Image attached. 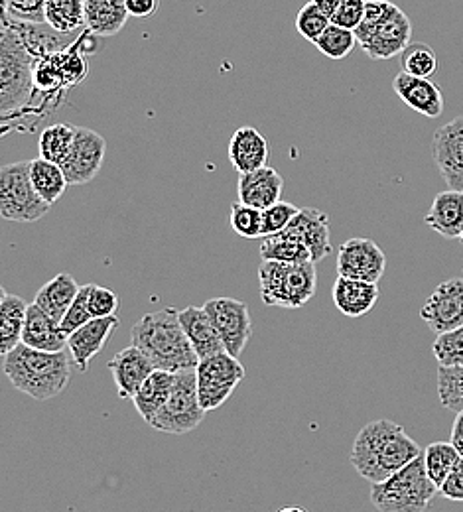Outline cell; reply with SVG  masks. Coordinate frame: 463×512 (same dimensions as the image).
<instances>
[{
  "instance_id": "obj_33",
  "label": "cell",
  "mask_w": 463,
  "mask_h": 512,
  "mask_svg": "<svg viewBox=\"0 0 463 512\" xmlns=\"http://www.w3.org/2000/svg\"><path fill=\"white\" fill-rule=\"evenodd\" d=\"M46 24L58 34H73L85 26V0H48Z\"/></svg>"
},
{
  "instance_id": "obj_26",
  "label": "cell",
  "mask_w": 463,
  "mask_h": 512,
  "mask_svg": "<svg viewBox=\"0 0 463 512\" xmlns=\"http://www.w3.org/2000/svg\"><path fill=\"white\" fill-rule=\"evenodd\" d=\"M180 323H182L199 361L219 355V353H227L225 345L219 337V331L215 329L213 321L203 308H196V306L184 308L180 312Z\"/></svg>"
},
{
  "instance_id": "obj_22",
  "label": "cell",
  "mask_w": 463,
  "mask_h": 512,
  "mask_svg": "<svg viewBox=\"0 0 463 512\" xmlns=\"http://www.w3.org/2000/svg\"><path fill=\"white\" fill-rule=\"evenodd\" d=\"M282 190H284L282 176L274 168L265 166L251 174L239 176V182H237L239 199L237 201L265 211L268 207L276 205L278 201H282Z\"/></svg>"
},
{
  "instance_id": "obj_16",
  "label": "cell",
  "mask_w": 463,
  "mask_h": 512,
  "mask_svg": "<svg viewBox=\"0 0 463 512\" xmlns=\"http://www.w3.org/2000/svg\"><path fill=\"white\" fill-rule=\"evenodd\" d=\"M434 160L450 190L463 192V117L434 132Z\"/></svg>"
},
{
  "instance_id": "obj_50",
  "label": "cell",
  "mask_w": 463,
  "mask_h": 512,
  "mask_svg": "<svg viewBox=\"0 0 463 512\" xmlns=\"http://www.w3.org/2000/svg\"><path fill=\"white\" fill-rule=\"evenodd\" d=\"M312 2L331 20V16L337 12V8L341 6L343 0H312Z\"/></svg>"
},
{
  "instance_id": "obj_49",
  "label": "cell",
  "mask_w": 463,
  "mask_h": 512,
  "mask_svg": "<svg viewBox=\"0 0 463 512\" xmlns=\"http://www.w3.org/2000/svg\"><path fill=\"white\" fill-rule=\"evenodd\" d=\"M452 444L458 448V451L463 449V410L458 412L454 426H452Z\"/></svg>"
},
{
  "instance_id": "obj_46",
  "label": "cell",
  "mask_w": 463,
  "mask_h": 512,
  "mask_svg": "<svg viewBox=\"0 0 463 512\" xmlns=\"http://www.w3.org/2000/svg\"><path fill=\"white\" fill-rule=\"evenodd\" d=\"M87 296H89V284L81 286L75 302L71 304V308L67 310L66 318L62 320V329L66 331L67 335H71L73 331H77L79 327H83L85 323L93 320L89 306H87Z\"/></svg>"
},
{
  "instance_id": "obj_7",
  "label": "cell",
  "mask_w": 463,
  "mask_h": 512,
  "mask_svg": "<svg viewBox=\"0 0 463 512\" xmlns=\"http://www.w3.org/2000/svg\"><path fill=\"white\" fill-rule=\"evenodd\" d=\"M261 300L270 308L298 310L306 306L318 290L314 262H274L263 260L259 266Z\"/></svg>"
},
{
  "instance_id": "obj_36",
  "label": "cell",
  "mask_w": 463,
  "mask_h": 512,
  "mask_svg": "<svg viewBox=\"0 0 463 512\" xmlns=\"http://www.w3.org/2000/svg\"><path fill=\"white\" fill-rule=\"evenodd\" d=\"M400 65H402V71L412 77L432 79V75L438 71V56L430 46L412 42L400 54Z\"/></svg>"
},
{
  "instance_id": "obj_18",
  "label": "cell",
  "mask_w": 463,
  "mask_h": 512,
  "mask_svg": "<svg viewBox=\"0 0 463 512\" xmlns=\"http://www.w3.org/2000/svg\"><path fill=\"white\" fill-rule=\"evenodd\" d=\"M109 371L117 386L119 398H131L133 400L140 386L148 381V377L156 371L150 357L140 351L138 347H127L121 349L111 361Z\"/></svg>"
},
{
  "instance_id": "obj_25",
  "label": "cell",
  "mask_w": 463,
  "mask_h": 512,
  "mask_svg": "<svg viewBox=\"0 0 463 512\" xmlns=\"http://www.w3.org/2000/svg\"><path fill=\"white\" fill-rule=\"evenodd\" d=\"M424 223L446 239H462L463 192L448 190L438 193L424 217Z\"/></svg>"
},
{
  "instance_id": "obj_19",
  "label": "cell",
  "mask_w": 463,
  "mask_h": 512,
  "mask_svg": "<svg viewBox=\"0 0 463 512\" xmlns=\"http://www.w3.org/2000/svg\"><path fill=\"white\" fill-rule=\"evenodd\" d=\"M292 235H296L310 251L312 262L318 264L331 255V221L330 215L316 207H304L296 219L288 225Z\"/></svg>"
},
{
  "instance_id": "obj_24",
  "label": "cell",
  "mask_w": 463,
  "mask_h": 512,
  "mask_svg": "<svg viewBox=\"0 0 463 512\" xmlns=\"http://www.w3.org/2000/svg\"><path fill=\"white\" fill-rule=\"evenodd\" d=\"M331 296H333L335 308L343 316L361 318L375 308V304L379 302L381 290H379V284L337 276Z\"/></svg>"
},
{
  "instance_id": "obj_42",
  "label": "cell",
  "mask_w": 463,
  "mask_h": 512,
  "mask_svg": "<svg viewBox=\"0 0 463 512\" xmlns=\"http://www.w3.org/2000/svg\"><path fill=\"white\" fill-rule=\"evenodd\" d=\"M46 2L48 0H8L2 16H8L22 24H46Z\"/></svg>"
},
{
  "instance_id": "obj_45",
  "label": "cell",
  "mask_w": 463,
  "mask_h": 512,
  "mask_svg": "<svg viewBox=\"0 0 463 512\" xmlns=\"http://www.w3.org/2000/svg\"><path fill=\"white\" fill-rule=\"evenodd\" d=\"M365 10L367 0H343L337 12L331 16V24L355 32L365 18Z\"/></svg>"
},
{
  "instance_id": "obj_40",
  "label": "cell",
  "mask_w": 463,
  "mask_h": 512,
  "mask_svg": "<svg viewBox=\"0 0 463 512\" xmlns=\"http://www.w3.org/2000/svg\"><path fill=\"white\" fill-rule=\"evenodd\" d=\"M438 396L440 402L454 412L463 410V367L438 371Z\"/></svg>"
},
{
  "instance_id": "obj_10",
  "label": "cell",
  "mask_w": 463,
  "mask_h": 512,
  "mask_svg": "<svg viewBox=\"0 0 463 512\" xmlns=\"http://www.w3.org/2000/svg\"><path fill=\"white\" fill-rule=\"evenodd\" d=\"M205 418V410L201 408L198 394V377L196 371L176 373L174 390L170 400L160 410V414L150 424L154 430L162 434L184 436L198 428Z\"/></svg>"
},
{
  "instance_id": "obj_13",
  "label": "cell",
  "mask_w": 463,
  "mask_h": 512,
  "mask_svg": "<svg viewBox=\"0 0 463 512\" xmlns=\"http://www.w3.org/2000/svg\"><path fill=\"white\" fill-rule=\"evenodd\" d=\"M105 154L107 140L99 132L91 128L77 127L73 146L62 164L69 186H85L93 182L103 168Z\"/></svg>"
},
{
  "instance_id": "obj_48",
  "label": "cell",
  "mask_w": 463,
  "mask_h": 512,
  "mask_svg": "<svg viewBox=\"0 0 463 512\" xmlns=\"http://www.w3.org/2000/svg\"><path fill=\"white\" fill-rule=\"evenodd\" d=\"M160 0H127V10L134 18H150L158 12Z\"/></svg>"
},
{
  "instance_id": "obj_47",
  "label": "cell",
  "mask_w": 463,
  "mask_h": 512,
  "mask_svg": "<svg viewBox=\"0 0 463 512\" xmlns=\"http://www.w3.org/2000/svg\"><path fill=\"white\" fill-rule=\"evenodd\" d=\"M438 493L448 501L463 503V457L462 461L454 467V471L446 477V481L440 485Z\"/></svg>"
},
{
  "instance_id": "obj_9",
  "label": "cell",
  "mask_w": 463,
  "mask_h": 512,
  "mask_svg": "<svg viewBox=\"0 0 463 512\" xmlns=\"http://www.w3.org/2000/svg\"><path fill=\"white\" fill-rule=\"evenodd\" d=\"M48 205L32 186L30 160L6 164L0 170V215L6 221L34 223L42 219Z\"/></svg>"
},
{
  "instance_id": "obj_53",
  "label": "cell",
  "mask_w": 463,
  "mask_h": 512,
  "mask_svg": "<svg viewBox=\"0 0 463 512\" xmlns=\"http://www.w3.org/2000/svg\"><path fill=\"white\" fill-rule=\"evenodd\" d=\"M460 453H462V457H463V449H462V451H460Z\"/></svg>"
},
{
  "instance_id": "obj_20",
  "label": "cell",
  "mask_w": 463,
  "mask_h": 512,
  "mask_svg": "<svg viewBox=\"0 0 463 512\" xmlns=\"http://www.w3.org/2000/svg\"><path fill=\"white\" fill-rule=\"evenodd\" d=\"M393 89L406 107L428 119H436L444 113V95L432 79H420L400 71L393 79Z\"/></svg>"
},
{
  "instance_id": "obj_17",
  "label": "cell",
  "mask_w": 463,
  "mask_h": 512,
  "mask_svg": "<svg viewBox=\"0 0 463 512\" xmlns=\"http://www.w3.org/2000/svg\"><path fill=\"white\" fill-rule=\"evenodd\" d=\"M119 325L121 320L117 316L93 318L67 337V349L79 373L89 371V363L103 351V347L115 335Z\"/></svg>"
},
{
  "instance_id": "obj_1",
  "label": "cell",
  "mask_w": 463,
  "mask_h": 512,
  "mask_svg": "<svg viewBox=\"0 0 463 512\" xmlns=\"http://www.w3.org/2000/svg\"><path fill=\"white\" fill-rule=\"evenodd\" d=\"M422 455L420 446L406 430L387 418L369 422L355 438L351 465L371 485L383 483Z\"/></svg>"
},
{
  "instance_id": "obj_21",
  "label": "cell",
  "mask_w": 463,
  "mask_h": 512,
  "mask_svg": "<svg viewBox=\"0 0 463 512\" xmlns=\"http://www.w3.org/2000/svg\"><path fill=\"white\" fill-rule=\"evenodd\" d=\"M229 160L235 172L251 174L255 170H261L268 164L270 158V144L261 134V130L255 127L237 128L229 140Z\"/></svg>"
},
{
  "instance_id": "obj_44",
  "label": "cell",
  "mask_w": 463,
  "mask_h": 512,
  "mask_svg": "<svg viewBox=\"0 0 463 512\" xmlns=\"http://www.w3.org/2000/svg\"><path fill=\"white\" fill-rule=\"evenodd\" d=\"M87 306L93 318H111L119 308V296L111 288L89 284Z\"/></svg>"
},
{
  "instance_id": "obj_37",
  "label": "cell",
  "mask_w": 463,
  "mask_h": 512,
  "mask_svg": "<svg viewBox=\"0 0 463 512\" xmlns=\"http://www.w3.org/2000/svg\"><path fill=\"white\" fill-rule=\"evenodd\" d=\"M314 46L330 60H343L355 50L357 36L351 30L330 24L328 30L320 36V40Z\"/></svg>"
},
{
  "instance_id": "obj_27",
  "label": "cell",
  "mask_w": 463,
  "mask_h": 512,
  "mask_svg": "<svg viewBox=\"0 0 463 512\" xmlns=\"http://www.w3.org/2000/svg\"><path fill=\"white\" fill-rule=\"evenodd\" d=\"M129 16L127 0H85V28L95 38L117 36Z\"/></svg>"
},
{
  "instance_id": "obj_15",
  "label": "cell",
  "mask_w": 463,
  "mask_h": 512,
  "mask_svg": "<svg viewBox=\"0 0 463 512\" xmlns=\"http://www.w3.org/2000/svg\"><path fill=\"white\" fill-rule=\"evenodd\" d=\"M420 318L436 335L463 327V276L442 282L422 306Z\"/></svg>"
},
{
  "instance_id": "obj_23",
  "label": "cell",
  "mask_w": 463,
  "mask_h": 512,
  "mask_svg": "<svg viewBox=\"0 0 463 512\" xmlns=\"http://www.w3.org/2000/svg\"><path fill=\"white\" fill-rule=\"evenodd\" d=\"M66 331L62 329L60 321L50 318L44 310H40L36 304L28 306L22 343L46 353H62L67 349Z\"/></svg>"
},
{
  "instance_id": "obj_51",
  "label": "cell",
  "mask_w": 463,
  "mask_h": 512,
  "mask_svg": "<svg viewBox=\"0 0 463 512\" xmlns=\"http://www.w3.org/2000/svg\"><path fill=\"white\" fill-rule=\"evenodd\" d=\"M276 512H310L304 507H284V509H278Z\"/></svg>"
},
{
  "instance_id": "obj_2",
  "label": "cell",
  "mask_w": 463,
  "mask_h": 512,
  "mask_svg": "<svg viewBox=\"0 0 463 512\" xmlns=\"http://www.w3.org/2000/svg\"><path fill=\"white\" fill-rule=\"evenodd\" d=\"M38 54L26 44L12 18L2 16L0 34V113L4 132L16 128L34 97V67Z\"/></svg>"
},
{
  "instance_id": "obj_29",
  "label": "cell",
  "mask_w": 463,
  "mask_h": 512,
  "mask_svg": "<svg viewBox=\"0 0 463 512\" xmlns=\"http://www.w3.org/2000/svg\"><path fill=\"white\" fill-rule=\"evenodd\" d=\"M174 383H176L174 373L156 369L148 377V381L140 386V390L136 392V396L133 398V404L144 422H148V424L154 422V418L160 414V410L170 400Z\"/></svg>"
},
{
  "instance_id": "obj_39",
  "label": "cell",
  "mask_w": 463,
  "mask_h": 512,
  "mask_svg": "<svg viewBox=\"0 0 463 512\" xmlns=\"http://www.w3.org/2000/svg\"><path fill=\"white\" fill-rule=\"evenodd\" d=\"M231 227L243 239L263 237V211L241 201L231 205Z\"/></svg>"
},
{
  "instance_id": "obj_6",
  "label": "cell",
  "mask_w": 463,
  "mask_h": 512,
  "mask_svg": "<svg viewBox=\"0 0 463 512\" xmlns=\"http://www.w3.org/2000/svg\"><path fill=\"white\" fill-rule=\"evenodd\" d=\"M355 36L371 60H391L412 44V22L389 0H367L365 18Z\"/></svg>"
},
{
  "instance_id": "obj_14",
  "label": "cell",
  "mask_w": 463,
  "mask_h": 512,
  "mask_svg": "<svg viewBox=\"0 0 463 512\" xmlns=\"http://www.w3.org/2000/svg\"><path fill=\"white\" fill-rule=\"evenodd\" d=\"M387 268V256L373 239H349L337 253V274L351 280L379 284Z\"/></svg>"
},
{
  "instance_id": "obj_35",
  "label": "cell",
  "mask_w": 463,
  "mask_h": 512,
  "mask_svg": "<svg viewBox=\"0 0 463 512\" xmlns=\"http://www.w3.org/2000/svg\"><path fill=\"white\" fill-rule=\"evenodd\" d=\"M426 473L432 483L440 489L446 477L454 471V467L462 461V453L452 442H436L422 451Z\"/></svg>"
},
{
  "instance_id": "obj_4",
  "label": "cell",
  "mask_w": 463,
  "mask_h": 512,
  "mask_svg": "<svg viewBox=\"0 0 463 512\" xmlns=\"http://www.w3.org/2000/svg\"><path fill=\"white\" fill-rule=\"evenodd\" d=\"M71 355L36 351L24 343L4 355L2 369L18 392L34 400H50L62 394L71 379Z\"/></svg>"
},
{
  "instance_id": "obj_38",
  "label": "cell",
  "mask_w": 463,
  "mask_h": 512,
  "mask_svg": "<svg viewBox=\"0 0 463 512\" xmlns=\"http://www.w3.org/2000/svg\"><path fill=\"white\" fill-rule=\"evenodd\" d=\"M432 353L442 369L463 367V327L438 335L432 345Z\"/></svg>"
},
{
  "instance_id": "obj_28",
  "label": "cell",
  "mask_w": 463,
  "mask_h": 512,
  "mask_svg": "<svg viewBox=\"0 0 463 512\" xmlns=\"http://www.w3.org/2000/svg\"><path fill=\"white\" fill-rule=\"evenodd\" d=\"M79 290H81V286L75 282V278L67 272H62L38 290L34 304L40 310H44L50 318L62 323V320L66 318L67 310L75 302Z\"/></svg>"
},
{
  "instance_id": "obj_52",
  "label": "cell",
  "mask_w": 463,
  "mask_h": 512,
  "mask_svg": "<svg viewBox=\"0 0 463 512\" xmlns=\"http://www.w3.org/2000/svg\"><path fill=\"white\" fill-rule=\"evenodd\" d=\"M0 2H2V10H4V6H6V2H8V0H0Z\"/></svg>"
},
{
  "instance_id": "obj_54",
  "label": "cell",
  "mask_w": 463,
  "mask_h": 512,
  "mask_svg": "<svg viewBox=\"0 0 463 512\" xmlns=\"http://www.w3.org/2000/svg\"><path fill=\"white\" fill-rule=\"evenodd\" d=\"M462 243H463V233H462Z\"/></svg>"
},
{
  "instance_id": "obj_34",
  "label": "cell",
  "mask_w": 463,
  "mask_h": 512,
  "mask_svg": "<svg viewBox=\"0 0 463 512\" xmlns=\"http://www.w3.org/2000/svg\"><path fill=\"white\" fill-rule=\"evenodd\" d=\"M75 132H77V127L67 125V123H56V125L44 128L40 134V140H38L40 158L62 166L71 146H73Z\"/></svg>"
},
{
  "instance_id": "obj_12",
  "label": "cell",
  "mask_w": 463,
  "mask_h": 512,
  "mask_svg": "<svg viewBox=\"0 0 463 512\" xmlns=\"http://www.w3.org/2000/svg\"><path fill=\"white\" fill-rule=\"evenodd\" d=\"M203 310L213 321L225 351L239 359L253 337V320L249 306L235 298H213L205 302Z\"/></svg>"
},
{
  "instance_id": "obj_41",
  "label": "cell",
  "mask_w": 463,
  "mask_h": 512,
  "mask_svg": "<svg viewBox=\"0 0 463 512\" xmlns=\"http://www.w3.org/2000/svg\"><path fill=\"white\" fill-rule=\"evenodd\" d=\"M330 24V18L314 2L304 4L296 16L298 34L312 44H316L320 40V36L328 30Z\"/></svg>"
},
{
  "instance_id": "obj_8",
  "label": "cell",
  "mask_w": 463,
  "mask_h": 512,
  "mask_svg": "<svg viewBox=\"0 0 463 512\" xmlns=\"http://www.w3.org/2000/svg\"><path fill=\"white\" fill-rule=\"evenodd\" d=\"M438 487L426 473L424 455L383 483L371 485V503L379 512H426Z\"/></svg>"
},
{
  "instance_id": "obj_30",
  "label": "cell",
  "mask_w": 463,
  "mask_h": 512,
  "mask_svg": "<svg viewBox=\"0 0 463 512\" xmlns=\"http://www.w3.org/2000/svg\"><path fill=\"white\" fill-rule=\"evenodd\" d=\"M28 306L20 296L2 292L0 302V355H8L22 343Z\"/></svg>"
},
{
  "instance_id": "obj_32",
  "label": "cell",
  "mask_w": 463,
  "mask_h": 512,
  "mask_svg": "<svg viewBox=\"0 0 463 512\" xmlns=\"http://www.w3.org/2000/svg\"><path fill=\"white\" fill-rule=\"evenodd\" d=\"M261 256L263 260H274V262H312V255L308 247L290 231H282L276 235L263 237L261 241Z\"/></svg>"
},
{
  "instance_id": "obj_43",
  "label": "cell",
  "mask_w": 463,
  "mask_h": 512,
  "mask_svg": "<svg viewBox=\"0 0 463 512\" xmlns=\"http://www.w3.org/2000/svg\"><path fill=\"white\" fill-rule=\"evenodd\" d=\"M300 213V207L288 203V201H278L276 205L268 207L263 211V237L282 233L288 229V225L296 219Z\"/></svg>"
},
{
  "instance_id": "obj_31",
  "label": "cell",
  "mask_w": 463,
  "mask_h": 512,
  "mask_svg": "<svg viewBox=\"0 0 463 512\" xmlns=\"http://www.w3.org/2000/svg\"><path fill=\"white\" fill-rule=\"evenodd\" d=\"M30 178L34 190L48 205H54L69 186L62 166L48 162L44 158L30 160Z\"/></svg>"
},
{
  "instance_id": "obj_11",
  "label": "cell",
  "mask_w": 463,
  "mask_h": 512,
  "mask_svg": "<svg viewBox=\"0 0 463 512\" xmlns=\"http://www.w3.org/2000/svg\"><path fill=\"white\" fill-rule=\"evenodd\" d=\"M201 408L213 412L221 408L245 379V367L229 353H219L199 361L196 369Z\"/></svg>"
},
{
  "instance_id": "obj_5",
  "label": "cell",
  "mask_w": 463,
  "mask_h": 512,
  "mask_svg": "<svg viewBox=\"0 0 463 512\" xmlns=\"http://www.w3.org/2000/svg\"><path fill=\"white\" fill-rule=\"evenodd\" d=\"M81 48L83 42H73L69 48L38 56L34 67V97L22 121H26L36 99L40 101L36 117H44L62 105L67 89H73L85 79L89 65Z\"/></svg>"
},
{
  "instance_id": "obj_3",
  "label": "cell",
  "mask_w": 463,
  "mask_h": 512,
  "mask_svg": "<svg viewBox=\"0 0 463 512\" xmlns=\"http://www.w3.org/2000/svg\"><path fill=\"white\" fill-rule=\"evenodd\" d=\"M134 347L144 351L158 371L182 373L196 371L199 357L180 323V312L164 308L150 312L134 323L131 331Z\"/></svg>"
}]
</instances>
